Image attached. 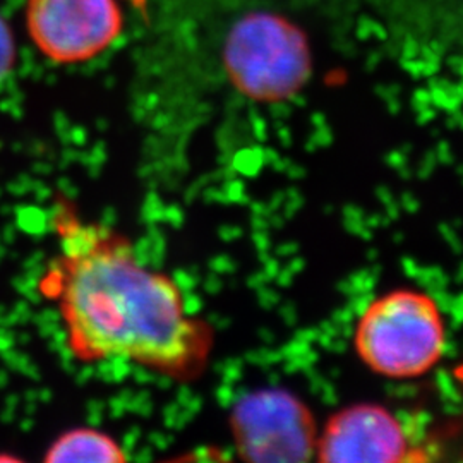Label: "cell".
<instances>
[{"instance_id":"5b68a950","label":"cell","mask_w":463,"mask_h":463,"mask_svg":"<svg viewBox=\"0 0 463 463\" xmlns=\"http://www.w3.org/2000/svg\"><path fill=\"white\" fill-rule=\"evenodd\" d=\"M316 460L325 463L428 462L403 420L378 403H355L331 415L317 438Z\"/></svg>"},{"instance_id":"52a82bcc","label":"cell","mask_w":463,"mask_h":463,"mask_svg":"<svg viewBox=\"0 0 463 463\" xmlns=\"http://www.w3.org/2000/svg\"><path fill=\"white\" fill-rule=\"evenodd\" d=\"M45 462L124 463L128 453L110 434L91 428H78L61 434L45 451Z\"/></svg>"},{"instance_id":"ba28073f","label":"cell","mask_w":463,"mask_h":463,"mask_svg":"<svg viewBox=\"0 0 463 463\" xmlns=\"http://www.w3.org/2000/svg\"><path fill=\"white\" fill-rule=\"evenodd\" d=\"M14 64V42L7 24L0 17V81L11 72Z\"/></svg>"},{"instance_id":"277c9868","label":"cell","mask_w":463,"mask_h":463,"mask_svg":"<svg viewBox=\"0 0 463 463\" xmlns=\"http://www.w3.org/2000/svg\"><path fill=\"white\" fill-rule=\"evenodd\" d=\"M232 439L242 460L302 463L316 458L319 430L313 411L283 388L239 398L231 412Z\"/></svg>"},{"instance_id":"9c48e42d","label":"cell","mask_w":463,"mask_h":463,"mask_svg":"<svg viewBox=\"0 0 463 463\" xmlns=\"http://www.w3.org/2000/svg\"><path fill=\"white\" fill-rule=\"evenodd\" d=\"M460 9L463 11V0H460Z\"/></svg>"},{"instance_id":"8992f818","label":"cell","mask_w":463,"mask_h":463,"mask_svg":"<svg viewBox=\"0 0 463 463\" xmlns=\"http://www.w3.org/2000/svg\"><path fill=\"white\" fill-rule=\"evenodd\" d=\"M122 28L116 0H30L28 30L36 47L61 64L101 53Z\"/></svg>"},{"instance_id":"6da1fadb","label":"cell","mask_w":463,"mask_h":463,"mask_svg":"<svg viewBox=\"0 0 463 463\" xmlns=\"http://www.w3.org/2000/svg\"><path fill=\"white\" fill-rule=\"evenodd\" d=\"M57 254L40 292L57 307L74 359L128 361L174 381H193L208 365L213 330L189 315L177 281L143 265L131 241L88 222L71 201L55 203Z\"/></svg>"},{"instance_id":"3957f363","label":"cell","mask_w":463,"mask_h":463,"mask_svg":"<svg viewBox=\"0 0 463 463\" xmlns=\"http://www.w3.org/2000/svg\"><path fill=\"white\" fill-rule=\"evenodd\" d=\"M223 66L244 97L280 103L296 97L311 78L306 34L275 11H250L232 24L223 45Z\"/></svg>"},{"instance_id":"7a4b0ae2","label":"cell","mask_w":463,"mask_h":463,"mask_svg":"<svg viewBox=\"0 0 463 463\" xmlns=\"http://www.w3.org/2000/svg\"><path fill=\"white\" fill-rule=\"evenodd\" d=\"M447 347V326L434 298L397 288L374 298L359 317L354 348L383 378L412 380L434 369Z\"/></svg>"}]
</instances>
